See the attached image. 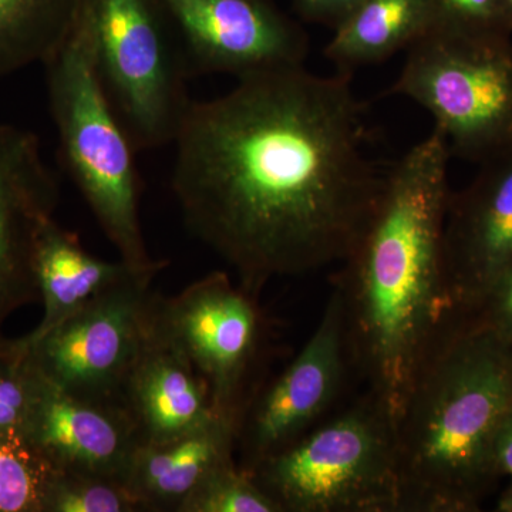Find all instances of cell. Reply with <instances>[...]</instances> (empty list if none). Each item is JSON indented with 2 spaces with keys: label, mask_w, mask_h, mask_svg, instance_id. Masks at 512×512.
<instances>
[{
  "label": "cell",
  "mask_w": 512,
  "mask_h": 512,
  "mask_svg": "<svg viewBox=\"0 0 512 512\" xmlns=\"http://www.w3.org/2000/svg\"><path fill=\"white\" fill-rule=\"evenodd\" d=\"M35 271L45 313L35 330L19 338L23 343L42 338L104 289L144 269L133 268L123 259L109 262L96 258L83 248L76 234L53 218L37 239Z\"/></svg>",
  "instance_id": "obj_17"
},
{
  "label": "cell",
  "mask_w": 512,
  "mask_h": 512,
  "mask_svg": "<svg viewBox=\"0 0 512 512\" xmlns=\"http://www.w3.org/2000/svg\"><path fill=\"white\" fill-rule=\"evenodd\" d=\"M501 2H503L504 8L512 20V0H501Z\"/></svg>",
  "instance_id": "obj_29"
},
{
  "label": "cell",
  "mask_w": 512,
  "mask_h": 512,
  "mask_svg": "<svg viewBox=\"0 0 512 512\" xmlns=\"http://www.w3.org/2000/svg\"><path fill=\"white\" fill-rule=\"evenodd\" d=\"M512 269V144L450 192L441 247L444 309L463 311Z\"/></svg>",
  "instance_id": "obj_12"
},
{
  "label": "cell",
  "mask_w": 512,
  "mask_h": 512,
  "mask_svg": "<svg viewBox=\"0 0 512 512\" xmlns=\"http://www.w3.org/2000/svg\"><path fill=\"white\" fill-rule=\"evenodd\" d=\"M53 473L28 440L0 437V512H42Z\"/></svg>",
  "instance_id": "obj_21"
},
{
  "label": "cell",
  "mask_w": 512,
  "mask_h": 512,
  "mask_svg": "<svg viewBox=\"0 0 512 512\" xmlns=\"http://www.w3.org/2000/svg\"><path fill=\"white\" fill-rule=\"evenodd\" d=\"M97 72L137 151L173 144L190 109L187 59L157 0H86Z\"/></svg>",
  "instance_id": "obj_7"
},
{
  "label": "cell",
  "mask_w": 512,
  "mask_h": 512,
  "mask_svg": "<svg viewBox=\"0 0 512 512\" xmlns=\"http://www.w3.org/2000/svg\"><path fill=\"white\" fill-rule=\"evenodd\" d=\"M158 315L207 383L218 413L241 423L264 333L256 296L212 272L174 298H161Z\"/></svg>",
  "instance_id": "obj_9"
},
{
  "label": "cell",
  "mask_w": 512,
  "mask_h": 512,
  "mask_svg": "<svg viewBox=\"0 0 512 512\" xmlns=\"http://www.w3.org/2000/svg\"><path fill=\"white\" fill-rule=\"evenodd\" d=\"M238 430V420L217 416L175 439L141 444L128 470V488L144 511L178 512L202 481L234 463Z\"/></svg>",
  "instance_id": "obj_16"
},
{
  "label": "cell",
  "mask_w": 512,
  "mask_h": 512,
  "mask_svg": "<svg viewBox=\"0 0 512 512\" xmlns=\"http://www.w3.org/2000/svg\"><path fill=\"white\" fill-rule=\"evenodd\" d=\"M158 308L160 301L121 394L141 444L175 439L222 416L207 383L164 329Z\"/></svg>",
  "instance_id": "obj_15"
},
{
  "label": "cell",
  "mask_w": 512,
  "mask_h": 512,
  "mask_svg": "<svg viewBox=\"0 0 512 512\" xmlns=\"http://www.w3.org/2000/svg\"><path fill=\"white\" fill-rule=\"evenodd\" d=\"M511 412L512 346L444 309L394 424L397 512L477 511Z\"/></svg>",
  "instance_id": "obj_3"
},
{
  "label": "cell",
  "mask_w": 512,
  "mask_h": 512,
  "mask_svg": "<svg viewBox=\"0 0 512 512\" xmlns=\"http://www.w3.org/2000/svg\"><path fill=\"white\" fill-rule=\"evenodd\" d=\"M390 93L423 107L451 157L480 165L512 144V39L431 28L406 50Z\"/></svg>",
  "instance_id": "obj_6"
},
{
  "label": "cell",
  "mask_w": 512,
  "mask_h": 512,
  "mask_svg": "<svg viewBox=\"0 0 512 512\" xmlns=\"http://www.w3.org/2000/svg\"><path fill=\"white\" fill-rule=\"evenodd\" d=\"M26 440L55 470L123 483L141 446L123 404L76 396L46 380L30 417Z\"/></svg>",
  "instance_id": "obj_14"
},
{
  "label": "cell",
  "mask_w": 512,
  "mask_h": 512,
  "mask_svg": "<svg viewBox=\"0 0 512 512\" xmlns=\"http://www.w3.org/2000/svg\"><path fill=\"white\" fill-rule=\"evenodd\" d=\"M43 66L60 153L74 184L120 259L137 269H164L167 262L151 258L141 229L137 148L97 72L86 0Z\"/></svg>",
  "instance_id": "obj_4"
},
{
  "label": "cell",
  "mask_w": 512,
  "mask_h": 512,
  "mask_svg": "<svg viewBox=\"0 0 512 512\" xmlns=\"http://www.w3.org/2000/svg\"><path fill=\"white\" fill-rule=\"evenodd\" d=\"M60 198L56 174L32 131L0 124V346L10 315L40 299L37 239L55 218Z\"/></svg>",
  "instance_id": "obj_13"
},
{
  "label": "cell",
  "mask_w": 512,
  "mask_h": 512,
  "mask_svg": "<svg viewBox=\"0 0 512 512\" xmlns=\"http://www.w3.org/2000/svg\"><path fill=\"white\" fill-rule=\"evenodd\" d=\"M434 28L480 40L512 39V20L501 0H433Z\"/></svg>",
  "instance_id": "obj_24"
},
{
  "label": "cell",
  "mask_w": 512,
  "mask_h": 512,
  "mask_svg": "<svg viewBox=\"0 0 512 512\" xmlns=\"http://www.w3.org/2000/svg\"><path fill=\"white\" fill-rule=\"evenodd\" d=\"M493 458L497 477L512 478V412L505 417L495 437Z\"/></svg>",
  "instance_id": "obj_27"
},
{
  "label": "cell",
  "mask_w": 512,
  "mask_h": 512,
  "mask_svg": "<svg viewBox=\"0 0 512 512\" xmlns=\"http://www.w3.org/2000/svg\"><path fill=\"white\" fill-rule=\"evenodd\" d=\"M178 512H282L249 471L229 463L202 481Z\"/></svg>",
  "instance_id": "obj_23"
},
{
  "label": "cell",
  "mask_w": 512,
  "mask_h": 512,
  "mask_svg": "<svg viewBox=\"0 0 512 512\" xmlns=\"http://www.w3.org/2000/svg\"><path fill=\"white\" fill-rule=\"evenodd\" d=\"M84 0H0V77L45 63L73 28Z\"/></svg>",
  "instance_id": "obj_19"
},
{
  "label": "cell",
  "mask_w": 512,
  "mask_h": 512,
  "mask_svg": "<svg viewBox=\"0 0 512 512\" xmlns=\"http://www.w3.org/2000/svg\"><path fill=\"white\" fill-rule=\"evenodd\" d=\"M497 511L500 512H512V478L511 484L505 488L503 495L497 503Z\"/></svg>",
  "instance_id": "obj_28"
},
{
  "label": "cell",
  "mask_w": 512,
  "mask_h": 512,
  "mask_svg": "<svg viewBox=\"0 0 512 512\" xmlns=\"http://www.w3.org/2000/svg\"><path fill=\"white\" fill-rule=\"evenodd\" d=\"M160 271L131 272L42 338L30 343L15 339L16 345L57 389L121 404L127 377L156 315L160 295L151 284Z\"/></svg>",
  "instance_id": "obj_8"
},
{
  "label": "cell",
  "mask_w": 512,
  "mask_h": 512,
  "mask_svg": "<svg viewBox=\"0 0 512 512\" xmlns=\"http://www.w3.org/2000/svg\"><path fill=\"white\" fill-rule=\"evenodd\" d=\"M436 23L433 0H365L333 29L326 59L352 73L407 50Z\"/></svg>",
  "instance_id": "obj_18"
},
{
  "label": "cell",
  "mask_w": 512,
  "mask_h": 512,
  "mask_svg": "<svg viewBox=\"0 0 512 512\" xmlns=\"http://www.w3.org/2000/svg\"><path fill=\"white\" fill-rule=\"evenodd\" d=\"M350 365L345 309L335 288L318 328L239 423L241 468L249 471L309 433L338 397Z\"/></svg>",
  "instance_id": "obj_11"
},
{
  "label": "cell",
  "mask_w": 512,
  "mask_h": 512,
  "mask_svg": "<svg viewBox=\"0 0 512 512\" xmlns=\"http://www.w3.org/2000/svg\"><path fill=\"white\" fill-rule=\"evenodd\" d=\"M365 0H292L293 10L302 20L335 29Z\"/></svg>",
  "instance_id": "obj_26"
},
{
  "label": "cell",
  "mask_w": 512,
  "mask_h": 512,
  "mask_svg": "<svg viewBox=\"0 0 512 512\" xmlns=\"http://www.w3.org/2000/svg\"><path fill=\"white\" fill-rule=\"evenodd\" d=\"M251 474L282 512H397L392 416L369 392Z\"/></svg>",
  "instance_id": "obj_5"
},
{
  "label": "cell",
  "mask_w": 512,
  "mask_h": 512,
  "mask_svg": "<svg viewBox=\"0 0 512 512\" xmlns=\"http://www.w3.org/2000/svg\"><path fill=\"white\" fill-rule=\"evenodd\" d=\"M454 312L460 313L481 328L491 330L512 346V269L498 279L473 305L463 311Z\"/></svg>",
  "instance_id": "obj_25"
},
{
  "label": "cell",
  "mask_w": 512,
  "mask_h": 512,
  "mask_svg": "<svg viewBox=\"0 0 512 512\" xmlns=\"http://www.w3.org/2000/svg\"><path fill=\"white\" fill-rule=\"evenodd\" d=\"M143 505L126 483L113 478L55 470L42 512H140Z\"/></svg>",
  "instance_id": "obj_20"
},
{
  "label": "cell",
  "mask_w": 512,
  "mask_h": 512,
  "mask_svg": "<svg viewBox=\"0 0 512 512\" xmlns=\"http://www.w3.org/2000/svg\"><path fill=\"white\" fill-rule=\"evenodd\" d=\"M188 67L238 80L305 66L309 36L272 0H157Z\"/></svg>",
  "instance_id": "obj_10"
},
{
  "label": "cell",
  "mask_w": 512,
  "mask_h": 512,
  "mask_svg": "<svg viewBox=\"0 0 512 512\" xmlns=\"http://www.w3.org/2000/svg\"><path fill=\"white\" fill-rule=\"evenodd\" d=\"M173 144L185 225L254 296L272 279L342 264L386 188L350 73L301 66L238 80L192 100Z\"/></svg>",
  "instance_id": "obj_1"
},
{
  "label": "cell",
  "mask_w": 512,
  "mask_h": 512,
  "mask_svg": "<svg viewBox=\"0 0 512 512\" xmlns=\"http://www.w3.org/2000/svg\"><path fill=\"white\" fill-rule=\"evenodd\" d=\"M446 138L433 131L387 168L372 224L342 262L350 363L396 424L437 320L441 247L450 197Z\"/></svg>",
  "instance_id": "obj_2"
},
{
  "label": "cell",
  "mask_w": 512,
  "mask_h": 512,
  "mask_svg": "<svg viewBox=\"0 0 512 512\" xmlns=\"http://www.w3.org/2000/svg\"><path fill=\"white\" fill-rule=\"evenodd\" d=\"M43 384L28 352L6 339L0 346V437L26 439Z\"/></svg>",
  "instance_id": "obj_22"
}]
</instances>
